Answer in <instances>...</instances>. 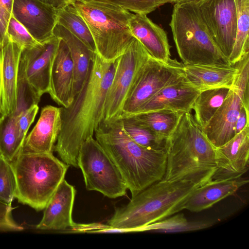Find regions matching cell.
I'll use <instances>...</instances> for the list:
<instances>
[{
  "instance_id": "obj_23",
  "label": "cell",
  "mask_w": 249,
  "mask_h": 249,
  "mask_svg": "<svg viewBox=\"0 0 249 249\" xmlns=\"http://www.w3.org/2000/svg\"><path fill=\"white\" fill-rule=\"evenodd\" d=\"M248 179H212L198 187L192 193L184 205V209L199 212L211 207L226 197L234 194L248 183Z\"/></svg>"
},
{
  "instance_id": "obj_28",
  "label": "cell",
  "mask_w": 249,
  "mask_h": 249,
  "mask_svg": "<svg viewBox=\"0 0 249 249\" xmlns=\"http://www.w3.org/2000/svg\"><path fill=\"white\" fill-rule=\"evenodd\" d=\"M237 9V29L230 64L235 65L249 52V0H235Z\"/></svg>"
},
{
  "instance_id": "obj_22",
  "label": "cell",
  "mask_w": 249,
  "mask_h": 249,
  "mask_svg": "<svg viewBox=\"0 0 249 249\" xmlns=\"http://www.w3.org/2000/svg\"><path fill=\"white\" fill-rule=\"evenodd\" d=\"M186 80L200 92L214 89H230L238 74L236 65H183Z\"/></svg>"
},
{
  "instance_id": "obj_26",
  "label": "cell",
  "mask_w": 249,
  "mask_h": 249,
  "mask_svg": "<svg viewBox=\"0 0 249 249\" xmlns=\"http://www.w3.org/2000/svg\"><path fill=\"white\" fill-rule=\"evenodd\" d=\"M229 89L218 88L200 92L192 107L193 115L197 124L202 129L223 103Z\"/></svg>"
},
{
  "instance_id": "obj_38",
  "label": "cell",
  "mask_w": 249,
  "mask_h": 249,
  "mask_svg": "<svg viewBox=\"0 0 249 249\" xmlns=\"http://www.w3.org/2000/svg\"><path fill=\"white\" fill-rule=\"evenodd\" d=\"M14 0H0V49L5 37L7 26L12 16Z\"/></svg>"
},
{
  "instance_id": "obj_11",
  "label": "cell",
  "mask_w": 249,
  "mask_h": 249,
  "mask_svg": "<svg viewBox=\"0 0 249 249\" xmlns=\"http://www.w3.org/2000/svg\"><path fill=\"white\" fill-rule=\"evenodd\" d=\"M184 75L183 64L177 59L163 62L150 56L124 104L121 118L135 113L161 89Z\"/></svg>"
},
{
  "instance_id": "obj_12",
  "label": "cell",
  "mask_w": 249,
  "mask_h": 249,
  "mask_svg": "<svg viewBox=\"0 0 249 249\" xmlns=\"http://www.w3.org/2000/svg\"><path fill=\"white\" fill-rule=\"evenodd\" d=\"M196 3L211 37L223 54L229 58L237 29L235 0H200Z\"/></svg>"
},
{
  "instance_id": "obj_37",
  "label": "cell",
  "mask_w": 249,
  "mask_h": 249,
  "mask_svg": "<svg viewBox=\"0 0 249 249\" xmlns=\"http://www.w3.org/2000/svg\"><path fill=\"white\" fill-rule=\"evenodd\" d=\"M12 204L0 201V231H20L24 228L14 219Z\"/></svg>"
},
{
  "instance_id": "obj_41",
  "label": "cell",
  "mask_w": 249,
  "mask_h": 249,
  "mask_svg": "<svg viewBox=\"0 0 249 249\" xmlns=\"http://www.w3.org/2000/svg\"><path fill=\"white\" fill-rule=\"evenodd\" d=\"M200 0H173L172 3L174 4H180L188 2H197Z\"/></svg>"
},
{
  "instance_id": "obj_19",
  "label": "cell",
  "mask_w": 249,
  "mask_h": 249,
  "mask_svg": "<svg viewBox=\"0 0 249 249\" xmlns=\"http://www.w3.org/2000/svg\"><path fill=\"white\" fill-rule=\"evenodd\" d=\"M73 64L69 50L60 39L52 62L50 90L52 99L62 107H67L73 99Z\"/></svg>"
},
{
  "instance_id": "obj_4",
  "label": "cell",
  "mask_w": 249,
  "mask_h": 249,
  "mask_svg": "<svg viewBox=\"0 0 249 249\" xmlns=\"http://www.w3.org/2000/svg\"><path fill=\"white\" fill-rule=\"evenodd\" d=\"M198 185L186 180L154 183L132 196L125 206L116 208L107 221V232L139 231L150 224L184 210L186 201Z\"/></svg>"
},
{
  "instance_id": "obj_33",
  "label": "cell",
  "mask_w": 249,
  "mask_h": 249,
  "mask_svg": "<svg viewBox=\"0 0 249 249\" xmlns=\"http://www.w3.org/2000/svg\"><path fill=\"white\" fill-rule=\"evenodd\" d=\"M17 189L16 177L11 161L0 153V201L12 204Z\"/></svg>"
},
{
  "instance_id": "obj_3",
  "label": "cell",
  "mask_w": 249,
  "mask_h": 249,
  "mask_svg": "<svg viewBox=\"0 0 249 249\" xmlns=\"http://www.w3.org/2000/svg\"><path fill=\"white\" fill-rule=\"evenodd\" d=\"M165 148L166 165L162 179L186 180L199 186L212 180L216 170V147L191 112L183 114L166 139Z\"/></svg>"
},
{
  "instance_id": "obj_14",
  "label": "cell",
  "mask_w": 249,
  "mask_h": 249,
  "mask_svg": "<svg viewBox=\"0 0 249 249\" xmlns=\"http://www.w3.org/2000/svg\"><path fill=\"white\" fill-rule=\"evenodd\" d=\"M12 16L39 43L53 36L57 10L39 0H14Z\"/></svg>"
},
{
  "instance_id": "obj_40",
  "label": "cell",
  "mask_w": 249,
  "mask_h": 249,
  "mask_svg": "<svg viewBox=\"0 0 249 249\" xmlns=\"http://www.w3.org/2000/svg\"><path fill=\"white\" fill-rule=\"evenodd\" d=\"M54 9H59L70 3L72 0H39Z\"/></svg>"
},
{
  "instance_id": "obj_30",
  "label": "cell",
  "mask_w": 249,
  "mask_h": 249,
  "mask_svg": "<svg viewBox=\"0 0 249 249\" xmlns=\"http://www.w3.org/2000/svg\"><path fill=\"white\" fill-rule=\"evenodd\" d=\"M121 119L124 130L138 144L148 149L165 148L166 139L158 136L131 117Z\"/></svg>"
},
{
  "instance_id": "obj_39",
  "label": "cell",
  "mask_w": 249,
  "mask_h": 249,
  "mask_svg": "<svg viewBox=\"0 0 249 249\" xmlns=\"http://www.w3.org/2000/svg\"><path fill=\"white\" fill-rule=\"evenodd\" d=\"M249 125V107L243 106L239 112L235 125V135Z\"/></svg>"
},
{
  "instance_id": "obj_21",
  "label": "cell",
  "mask_w": 249,
  "mask_h": 249,
  "mask_svg": "<svg viewBox=\"0 0 249 249\" xmlns=\"http://www.w3.org/2000/svg\"><path fill=\"white\" fill-rule=\"evenodd\" d=\"M128 25L134 36L151 57L163 62L171 58V46L166 32L146 15L133 14Z\"/></svg>"
},
{
  "instance_id": "obj_29",
  "label": "cell",
  "mask_w": 249,
  "mask_h": 249,
  "mask_svg": "<svg viewBox=\"0 0 249 249\" xmlns=\"http://www.w3.org/2000/svg\"><path fill=\"white\" fill-rule=\"evenodd\" d=\"M210 226L211 224L209 222L189 221L182 213H180L148 225L140 229L139 231L174 233L199 230Z\"/></svg>"
},
{
  "instance_id": "obj_8",
  "label": "cell",
  "mask_w": 249,
  "mask_h": 249,
  "mask_svg": "<svg viewBox=\"0 0 249 249\" xmlns=\"http://www.w3.org/2000/svg\"><path fill=\"white\" fill-rule=\"evenodd\" d=\"M77 164L87 190L99 192L110 198L126 195L128 189L119 170L93 137L82 145Z\"/></svg>"
},
{
  "instance_id": "obj_2",
  "label": "cell",
  "mask_w": 249,
  "mask_h": 249,
  "mask_svg": "<svg viewBox=\"0 0 249 249\" xmlns=\"http://www.w3.org/2000/svg\"><path fill=\"white\" fill-rule=\"evenodd\" d=\"M94 134L119 170L132 196L163 178L165 148L148 149L138 144L124 130L121 119L103 122Z\"/></svg>"
},
{
  "instance_id": "obj_27",
  "label": "cell",
  "mask_w": 249,
  "mask_h": 249,
  "mask_svg": "<svg viewBox=\"0 0 249 249\" xmlns=\"http://www.w3.org/2000/svg\"><path fill=\"white\" fill-rule=\"evenodd\" d=\"M57 23L79 39L94 53V42L90 31L82 18L71 3L57 10Z\"/></svg>"
},
{
  "instance_id": "obj_13",
  "label": "cell",
  "mask_w": 249,
  "mask_h": 249,
  "mask_svg": "<svg viewBox=\"0 0 249 249\" xmlns=\"http://www.w3.org/2000/svg\"><path fill=\"white\" fill-rule=\"evenodd\" d=\"M60 40L53 36L45 42L22 50L20 62L27 81L40 98L49 92L52 62Z\"/></svg>"
},
{
  "instance_id": "obj_42",
  "label": "cell",
  "mask_w": 249,
  "mask_h": 249,
  "mask_svg": "<svg viewBox=\"0 0 249 249\" xmlns=\"http://www.w3.org/2000/svg\"><path fill=\"white\" fill-rule=\"evenodd\" d=\"M3 113L2 101H1V79H0V114L2 115Z\"/></svg>"
},
{
  "instance_id": "obj_36",
  "label": "cell",
  "mask_w": 249,
  "mask_h": 249,
  "mask_svg": "<svg viewBox=\"0 0 249 249\" xmlns=\"http://www.w3.org/2000/svg\"><path fill=\"white\" fill-rule=\"evenodd\" d=\"M38 105H34L16 117V128L18 146L21 149L27 133L38 111Z\"/></svg>"
},
{
  "instance_id": "obj_16",
  "label": "cell",
  "mask_w": 249,
  "mask_h": 249,
  "mask_svg": "<svg viewBox=\"0 0 249 249\" xmlns=\"http://www.w3.org/2000/svg\"><path fill=\"white\" fill-rule=\"evenodd\" d=\"M200 92L184 75L161 89L132 115L160 109L191 112L194 102Z\"/></svg>"
},
{
  "instance_id": "obj_24",
  "label": "cell",
  "mask_w": 249,
  "mask_h": 249,
  "mask_svg": "<svg viewBox=\"0 0 249 249\" xmlns=\"http://www.w3.org/2000/svg\"><path fill=\"white\" fill-rule=\"evenodd\" d=\"M53 35L65 43L70 52L74 69V98L82 88L96 53L91 52L79 39L58 23L54 28Z\"/></svg>"
},
{
  "instance_id": "obj_7",
  "label": "cell",
  "mask_w": 249,
  "mask_h": 249,
  "mask_svg": "<svg viewBox=\"0 0 249 249\" xmlns=\"http://www.w3.org/2000/svg\"><path fill=\"white\" fill-rule=\"evenodd\" d=\"M169 25L183 65H231L209 33L196 2L174 4Z\"/></svg>"
},
{
  "instance_id": "obj_18",
  "label": "cell",
  "mask_w": 249,
  "mask_h": 249,
  "mask_svg": "<svg viewBox=\"0 0 249 249\" xmlns=\"http://www.w3.org/2000/svg\"><path fill=\"white\" fill-rule=\"evenodd\" d=\"M61 108L47 105L31 132L26 136L21 150L32 152L53 153L61 128Z\"/></svg>"
},
{
  "instance_id": "obj_9",
  "label": "cell",
  "mask_w": 249,
  "mask_h": 249,
  "mask_svg": "<svg viewBox=\"0 0 249 249\" xmlns=\"http://www.w3.org/2000/svg\"><path fill=\"white\" fill-rule=\"evenodd\" d=\"M235 65L238 74L221 106L202 129L218 147L235 136V125L242 107H249V52Z\"/></svg>"
},
{
  "instance_id": "obj_15",
  "label": "cell",
  "mask_w": 249,
  "mask_h": 249,
  "mask_svg": "<svg viewBox=\"0 0 249 249\" xmlns=\"http://www.w3.org/2000/svg\"><path fill=\"white\" fill-rule=\"evenodd\" d=\"M249 125L216 147V170L212 179L240 178L249 169Z\"/></svg>"
},
{
  "instance_id": "obj_1",
  "label": "cell",
  "mask_w": 249,
  "mask_h": 249,
  "mask_svg": "<svg viewBox=\"0 0 249 249\" xmlns=\"http://www.w3.org/2000/svg\"><path fill=\"white\" fill-rule=\"evenodd\" d=\"M96 54L80 91L67 107L61 108V128L54 150L61 160L78 168L77 157L83 143L93 137L103 122L106 96L115 69Z\"/></svg>"
},
{
  "instance_id": "obj_34",
  "label": "cell",
  "mask_w": 249,
  "mask_h": 249,
  "mask_svg": "<svg viewBox=\"0 0 249 249\" xmlns=\"http://www.w3.org/2000/svg\"><path fill=\"white\" fill-rule=\"evenodd\" d=\"M111 4L125 9L135 14L147 15L173 0H88Z\"/></svg>"
},
{
  "instance_id": "obj_35",
  "label": "cell",
  "mask_w": 249,
  "mask_h": 249,
  "mask_svg": "<svg viewBox=\"0 0 249 249\" xmlns=\"http://www.w3.org/2000/svg\"><path fill=\"white\" fill-rule=\"evenodd\" d=\"M6 36L23 49L34 47L39 42L35 40L25 27L12 16L8 22Z\"/></svg>"
},
{
  "instance_id": "obj_32",
  "label": "cell",
  "mask_w": 249,
  "mask_h": 249,
  "mask_svg": "<svg viewBox=\"0 0 249 249\" xmlns=\"http://www.w3.org/2000/svg\"><path fill=\"white\" fill-rule=\"evenodd\" d=\"M40 98L35 93L25 76L23 66L19 62L17 86L16 104L12 114L18 117L34 105H38Z\"/></svg>"
},
{
  "instance_id": "obj_17",
  "label": "cell",
  "mask_w": 249,
  "mask_h": 249,
  "mask_svg": "<svg viewBox=\"0 0 249 249\" xmlns=\"http://www.w3.org/2000/svg\"><path fill=\"white\" fill-rule=\"evenodd\" d=\"M76 192L74 186L68 183L64 179L44 209L42 218L36 225V229H74L77 225L74 222L72 217Z\"/></svg>"
},
{
  "instance_id": "obj_25",
  "label": "cell",
  "mask_w": 249,
  "mask_h": 249,
  "mask_svg": "<svg viewBox=\"0 0 249 249\" xmlns=\"http://www.w3.org/2000/svg\"><path fill=\"white\" fill-rule=\"evenodd\" d=\"M183 113L160 109L135 114L127 117H131L158 136L167 139L176 127Z\"/></svg>"
},
{
  "instance_id": "obj_20",
  "label": "cell",
  "mask_w": 249,
  "mask_h": 249,
  "mask_svg": "<svg viewBox=\"0 0 249 249\" xmlns=\"http://www.w3.org/2000/svg\"><path fill=\"white\" fill-rule=\"evenodd\" d=\"M22 50V47L5 36L0 49L2 115L10 114L15 109L17 81Z\"/></svg>"
},
{
  "instance_id": "obj_10",
  "label": "cell",
  "mask_w": 249,
  "mask_h": 249,
  "mask_svg": "<svg viewBox=\"0 0 249 249\" xmlns=\"http://www.w3.org/2000/svg\"><path fill=\"white\" fill-rule=\"evenodd\" d=\"M150 56L135 37L125 52L115 60V69L105 101L103 122L121 118L124 104Z\"/></svg>"
},
{
  "instance_id": "obj_5",
  "label": "cell",
  "mask_w": 249,
  "mask_h": 249,
  "mask_svg": "<svg viewBox=\"0 0 249 249\" xmlns=\"http://www.w3.org/2000/svg\"><path fill=\"white\" fill-rule=\"evenodd\" d=\"M11 162L17 182L15 198L37 211L45 209L70 166L53 153L21 149Z\"/></svg>"
},
{
  "instance_id": "obj_6",
  "label": "cell",
  "mask_w": 249,
  "mask_h": 249,
  "mask_svg": "<svg viewBox=\"0 0 249 249\" xmlns=\"http://www.w3.org/2000/svg\"><path fill=\"white\" fill-rule=\"evenodd\" d=\"M70 3L86 23L100 59L114 62L125 52L135 38L128 25L132 13L97 1L72 0Z\"/></svg>"
},
{
  "instance_id": "obj_31",
  "label": "cell",
  "mask_w": 249,
  "mask_h": 249,
  "mask_svg": "<svg viewBox=\"0 0 249 249\" xmlns=\"http://www.w3.org/2000/svg\"><path fill=\"white\" fill-rule=\"evenodd\" d=\"M20 149L18 144L16 117L12 114L0 117V153L13 161Z\"/></svg>"
}]
</instances>
